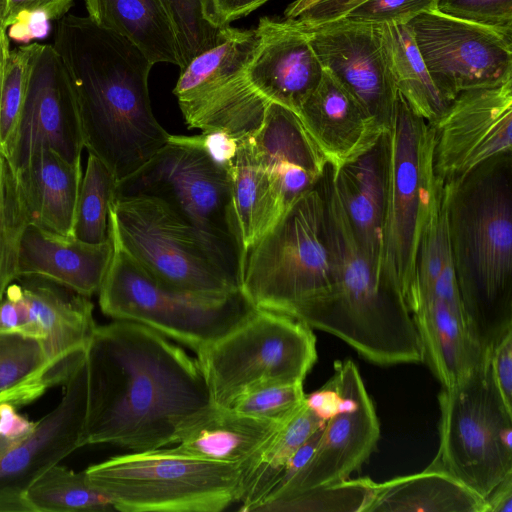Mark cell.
Returning a JSON list of instances; mask_svg holds the SVG:
<instances>
[{
	"mask_svg": "<svg viewBox=\"0 0 512 512\" xmlns=\"http://www.w3.org/2000/svg\"><path fill=\"white\" fill-rule=\"evenodd\" d=\"M425 362L442 387L461 381L484 360L486 351L475 338L456 285L453 268L410 310Z\"/></svg>",
	"mask_w": 512,
	"mask_h": 512,
	"instance_id": "cell-23",
	"label": "cell"
},
{
	"mask_svg": "<svg viewBox=\"0 0 512 512\" xmlns=\"http://www.w3.org/2000/svg\"><path fill=\"white\" fill-rule=\"evenodd\" d=\"M334 285L325 200L319 184L246 252L240 289L255 308L299 320L329 298Z\"/></svg>",
	"mask_w": 512,
	"mask_h": 512,
	"instance_id": "cell-5",
	"label": "cell"
},
{
	"mask_svg": "<svg viewBox=\"0 0 512 512\" xmlns=\"http://www.w3.org/2000/svg\"><path fill=\"white\" fill-rule=\"evenodd\" d=\"M197 356L213 405L230 407L257 386L303 383L317 360L316 338L296 318L255 308Z\"/></svg>",
	"mask_w": 512,
	"mask_h": 512,
	"instance_id": "cell-11",
	"label": "cell"
},
{
	"mask_svg": "<svg viewBox=\"0 0 512 512\" xmlns=\"http://www.w3.org/2000/svg\"><path fill=\"white\" fill-rule=\"evenodd\" d=\"M84 139L74 88L52 44L34 42L26 96L15 149L16 169L40 149L65 160L81 161Z\"/></svg>",
	"mask_w": 512,
	"mask_h": 512,
	"instance_id": "cell-18",
	"label": "cell"
},
{
	"mask_svg": "<svg viewBox=\"0 0 512 512\" xmlns=\"http://www.w3.org/2000/svg\"><path fill=\"white\" fill-rule=\"evenodd\" d=\"M36 421H31L17 411L10 403L0 404V433L10 437H22L29 434Z\"/></svg>",
	"mask_w": 512,
	"mask_h": 512,
	"instance_id": "cell-48",
	"label": "cell"
},
{
	"mask_svg": "<svg viewBox=\"0 0 512 512\" xmlns=\"http://www.w3.org/2000/svg\"><path fill=\"white\" fill-rule=\"evenodd\" d=\"M331 379L337 391L333 413L289 459L252 512H273L291 496L349 479L375 451L380 424L357 366L335 361Z\"/></svg>",
	"mask_w": 512,
	"mask_h": 512,
	"instance_id": "cell-13",
	"label": "cell"
},
{
	"mask_svg": "<svg viewBox=\"0 0 512 512\" xmlns=\"http://www.w3.org/2000/svg\"><path fill=\"white\" fill-rule=\"evenodd\" d=\"M29 224L18 172L12 162L0 154V301L17 278L20 242Z\"/></svg>",
	"mask_w": 512,
	"mask_h": 512,
	"instance_id": "cell-37",
	"label": "cell"
},
{
	"mask_svg": "<svg viewBox=\"0 0 512 512\" xmlns=\"http://www.w3.org/2000/svg\"><path fill=\"white\" fill-rule=\"evenodd\" d=\"M113 254L99 305L115 320L149 327L196 353L237 327L255 309L241 290L202 295L169 286L138 264L111 233Z\"/></svg>",
	"mask_w": 512,
	"mask_h": 512,
	"instance_id": "cell-7",
	"label": "cell"
},
{
	"mask_svg": "<svg viewBox=\"0 0 512 512\" xmlns=\"http://www.w3.org/2000/svg\"><path fill=\"white\" fill-rule=\"evenodd\" d=\"M321 189L335 285L329 298L299 320L340 338L372 363L422 362L420 338L405 298L359 247L329 169Z\"/></svg>",
	"mask_w": 512,
	"mask_h": 512,
	"instance_id": "cell-4",
	"label": "cell"
},
{
	"mask_svg": "<svg viewBox=\"0 0 512 512\" xmlns=\"http://www.w3.org/2000/svg\"><path fill=\"white\" fill-rule=\"evenodd\" d=\"M439 447L429 466L448 472L482 498L512 474V410L483 362L451 387H442Z\"/></svg>",
	"mask_w": 512,
	"mask_h": 512,
	"instance_id": "cell-10",
	"label": "cell"
},
{
	"mask_svg": "<svg viewBox=\"0 0 512 512\" xmlns=\"http://www.w3.org/2000/svg\"><path fill=\"white\" fill-rule=\"evenodd\" d=\"M4 296L13 304L14 333L38 341L52 363L75 368L86 359L97 326L89 297L39 276H18Z\"/></svg>",
	"mask_w": 512,
	"mask_h": 512,
	"instance_id": "cell-19",
	"label": "cell"
},
{
	"mask_svg": "<svg viewBox=\"0 0 512 512\" xmlns=\"http://www.w3.org/2000/svg\"><path fill=\"white\" fill-rule=\"evenodd\" d=\"M249 141L266 172L281 217L322 181L328 161L297 113L269 102L260 127Z\"/></svg>",
	"mask_w": 512,
	"mask_h": 512,
	"instance_id": "cell-21",
	"label": "cell"
},
{
	"mask_svg": "<svg viewBox=\"0 0 512 512\" xmlns=\"http://www.w3.org/2000/svg\"><path fill=\"white\" fill-rule=\"evenodd\" d=\"M494 383L509 410H512V329L488 349Z\"/></svg>",
	"mask_w": 512,
	"mask_h": 512,
	"instance_id": "cell-45",
	"label": "cell"
},
{
	"mask_svg": "<svg viewBox=\"0 0 512 512\" xmlns=\"http://www.w3.org/2000/svg\"><path fill=\"white\" fill-rule=\"evenodd\" d=\"M306 403L242 464L239 511L252 512L276 482L289 459L325 424Z\"/></svg>",
	"mask_w": 512,
	"mask_h": 512,
	"instance_id": "cell-33",
	"label": "cell"
},
{
	"mask_svg": "<svg viewBox=\"0 0 512 512\" xmlns=\"http://www.w3.org/2000/svg\"><path fill=\"white\" fill-rule=\"evenodd\" d=\"M386 136L388 167L382 272L407 303L422 233L443 182L434 172L435 129L413 111L399 92Z\"/></svg>",
	"mask_w": 512,
	"mask_h": 512,
	"instance_id": "cell-9",
	"label": "cell"
},
{
	"mask_svg": "<svg viewBox=\"0 0 512 512\" xmlns=\"http://www.w3.org/2000/svg\"><path fill=\"white\" fill-rule=\"evenodd\" d=\"M52 45L74 88L84 147L117 181L133 174L171 136L152 112L148 77L153 64L127 39L88 16L60 19Z\"/></svg>",
	"mask_w": 512,
	"mask_h": 512,
	"instance_id": "cell-2",
	"label": "cell"
},
{
	"mask_svg": "<svg viewBox=\"0 0 512 512\" xmlns=\"http://www.w3.org/2000/svg\"><path fill=\"white\" fill-rule=\"evenodd\" d=\"M437 11L512 33V0H438Z\"/></svg>",
	"mask_w": 512,
	"mask_h": 512,
	"instance_id": "cell-43",
	"label": "cell"
},
{
	"mask_svg": "<svg viewBox=\"0 0 512 512\" xmlns=\"http://www.w3.org/2000/svg\"><path fill=\"white\" fill-rule=\"evenodd\" d=\"M365 0H320L313 4L294 20L302 27L317 26L344 17Z\"/></svg>",
	"mask_w": 512,
	"mask_h": 512,
	"instance_id": "cell-46",
	"label": "cell"
},
{
	"mask_svg": "<svg viewBox=\"0 0 512 512\" xmlns=\"http://www.w3.org/2000/svg\"><path fill=\"white\" fill-rule=\"evenodd\" d=\"M437 2L438 0H365L342 18L374 25L408 23L423 12L437 10Z\"/></svg>",
	"mask_w": 512,
	"mask_h": 512,
	"instance_id": "cell-44",
	"label": "cell"
},
{
	"mask_svg": "<svg viewBox=\"0 0 512 512\" xmlns=\"http://www.w3.org/2000/svg\"><path fill=\"white\" fill-rule=\"evenodd\" d=\"M86 363L84 446L165 448L213 406L198 360L142 324L96 326Z\"/></svg>",
	"mask_w": 512,
	"mask_h": 512,
	"instance_id": "cell-1",
	"label": "cell"
},
{
	"mask_svg": "<svg viewBox=\"0 0 512 512\" xmlns=\"http://www.w3.org/2000/svg\"><path fill=\"white\" fill-rule=\"evenodd\" d=\"M7 0H0V31L7 29Z\"/></svg>",
	"mask_w": 512,
	"mask_h": 512,
	"instance_id": "cell-52",
	"label": "cell"
},
{
	"mask_svg": "<svg viewBox=\"0 0 512 512\" xmlns=\"http://www.w3.org/2000/svg\"><path fill=\"white\" fill-rule=\"evenodd\" d=\"M320 0H295L285 10L286 19H295L304 10L317 3Z\"/></svg>",
	"mask_w": 512,
	"mask_h": 512,
	"instance_id": "cell-51",
	"label": "cell"
},
{
	"mask_svg": "<svg viewBox=\"0 0 512 512\" xmlns=\"http://www.w3.org/2000/svg\"><path fill=\"white\" fill-rule=\"evenodd\" d=\"M26 500L32 512H111L112 499L90 483L85 473L55 464L28 488Z\"/></svg>",
	"mask_w": 512,
	"mask_h": 512,
	"instance_id": "cell-35",
	"label": "cell"
},
{
	"mask_svg": "<svg viewBox=\"0 0 512 512\" xmlns=\"http://www.w3.org/2000/svg\"><path fill=\"white\" fill-rule=\"evenodd\" d=\"M116 183L107 166L89 153L77 199L73 236L94 244L110 239L109 212Z\"/></svg>",
	"mask_w": 512,
	"mask_h": 512,
	"instance_id": "cell-36",
	"label": "cell"
},
{
	"mask_svg": "<svg viewBox=\"0 0 512 512\" xmlns=\"http://www.w3.org/2000/svg\"><path fill=\"white\" fill-rule=\"evenodd\" d=\"M166 203L191 225L241 285L243 250L227 167L198 136L171 135L141 168L117 181L115 198Z\"/></svg>",
	"mask_w": 512,
	"mask_h": 512,
	"instance_id": "cell-6",
	"label": "cell"
},
{
	"mask_svg": "<svg viewBox=\"0 0 512 512\" xmlns=\"http://www.w3.org/2000/svg\"><path fill=\"white\" fill-rule=\"evenodd\" d=\"M387 167L386 130L371 149L355 160L339 167L329 165L334 186L358 245L382 275Z\"/></svg>",
	"mask_w": 512,
	"mask_h": 512,
	"instance_id": "cell-26",
	"label": "cell"
},
{
	"mask_svg": "<svg viewBox=\"0 0 512 512\" xmlns=\"http://www.w3.org/2000/svg\"><path fill=\"white\" fill-rule=\"evenodd\" d=\"M176 26L180 52V70L202 51L213 46L223 28L211 24L200 0H169Z\"/></svg>",
	"mask_w": 512,
	"mask_h": 512,
	"instance_id": "cell-41",
	"label": "cell"
},
{
	"mask_svg": "<svg viewBox=\"0 0 512 512\" xmlns=\"http://www.w3.org/2000/svg\"><path fill=\"white\" fill-rule=\"evenodd\" d=\"M268 0H211L208 20L216 27H224L232 21L247 16Z\"/></svg>",
	"mask_w": 512,
	"mask_h": 512,
	"instance_id": "cell-47",
	"label": "cell"
},
{
	"mask_svg": "<svg viewBox=\"0 0 512 512\" xmlns=\"http://www.w3.org/2000/svg\"><path fill=\"white\" fill-rule=\"evenodd\" d=\"M202 5H203V8H204V12H205V16L208 20V10H209V6H210V3H211V0H200ZM209 21V20H208ZM210 22V21H209ZM211 23V22H210ZM212 24V23H211Z\"/></svg>",
	"mask_w": 512,
	"mask_h": 512,
	"instance_id": "cell-53",
	"label": "cell"
},
{
	"mask_svg": "<svg viewBox=\"0 0 512 512\" xmlns=\"http://www.w3.org/2000/svg\"><path fill=\"white\" fill-rule=\"evenodd\" d=\"M391 80L415 113L430 124L445 112L446 101L435 87L407 23L378 25Z\"/></svg>",
	"mask_w": 512,
	"mask_h": 512,
	"instance_id": "cell-34",
	"label": "cell"
},
{
	"mask_svg": "<svg viewBox=\"0 0 512 512\" xmlns=\"http://www.w3.org/2000/svg\"><path fill=\"white\" fill-rule=\"evenodd\" d=\"M60 402L22 437L0 433V512H32L30 485L48 468L84 447L88 380L85 361L62 385Z\"/></svg>",
	"mask_w": 512,
	"mask_h": 512,
	"instance_id": "cell-16",
	"label": "cell"
},
{
	"mask_svg": "<svg viewBox=\"0 0 512 512\" xmlns=\"http://www.w3.org/2000/svg\"><path fill=\"white\" fill-rule=\"evenodd\" d=\"M225 166L230 176L244 259L250 247L281 218V214L270 180L254 156L249 135L236 140L234 153Z\"/></svg>",
	"mask_w": 512,
	"mask_h": 512,
	"instance_id": "cell-31",
	"label": "cell"
},
{
	"mask_svg": "<svg viewBox=\"0 0 512 512\" xmlns=\"http://www.w3.org/2000/svg\"><path fill=\"white\" fill-rule=\"evenodd\" d=\"M256 43L255 28L227 25L213 46L180 70L173 93L188 128L238 140L260 127L269 102L246 73Z\"/></svg>",
	"mask_w": 512,
	"mask_h": 512,
	"instance_id": "cell-14",
	"label": "cell"
},
{
	"mask_svg": "<svg viewBox=\"0 0 512 512\" xmlns=\"http://www.w3.org/2000/svg\"><path fill=\"white\" fill-rule=\"evenodd\" d=\"M284 423L213 405L169 449L193 458L241 465Z\"/></svg>",
	"mask_w": 512,
	"mask_h": 512,
	"instance_id": "cell-29",
	"label": "cell"
},
{
	"mask_svg": "<svg viewBox=\"0 0 512 512\" xmlns=\"http://www.w3.org/2000/svg\"><path fill=\"white\" fill-rule=\"evenodd\" d=\"M302 28L323 69L386 130L397 90L383 56L378 25L340 18Z\"/></svg>",
	"mask_w": 512,
	"mask_h": 512,
	"instance_id": "cell-20",
	"label": "cell"
},
{
	"mask_svg": "<svg viewBox=\"0 0 512 512\" xmlns=\"http://www.w3.org/2000/svg\"><path fill=\"white\" fill-rule=\"evenodd\" d=\"M255 31L257 43L246 71L249 83L268 102L298 114L324 71L306 32L292 19L269 17L261 18Z\"/></svg>",
	"mask_w": 512,
	"mask_h": 512,
	"instance_id": "cell-22",
	"label": "cell"
},
{
	"mask_svg": "<svg viewBox=\"0 0 512 512\" xmlns=\"http://www.w3.org/2000/svg\"><path fill=\"white\" fill-rule=\"evenodd\" d=\"M303 383H270L239 396L229 408L252 417L286 422L304 404Z\"/></svg>",
	"mask_w": 512,
	"mask_h": 512,
	"instance_id": "cell-40",
	"label": "cell"
},
{
	"mask_svg": "<svg viewBox=\"0 0 512 512\" xmlns=\"http://www.w3.org/2000/svg\"><path fill=\"white\" fill-rule=\"evenodd\" d=\"M459 296L484 351L512 329V152L443 182Z\"/></svg>",
	"mask_w": 512,
	"mask_h": 512,
	"instance_id": "cell-3",
	"label": "cell"
},
{
	"mask_svg": "<svg viewBox=\"0 0 512 512\" xmlns=\"http://www.w3.org/2000/svg\"><path fill=\"white\" fill-rule=\"evenodd\" d=\"M81 364L75 368L54 364L38 341L0 333V404L28 405L63 385Z\"/></svg>",
	"mask_w": 512,
	"mask_h": 512,
	"instance_id": "cell-32",
	"label": "cell"
},
{
	"mask_svg": "<svg viewBox=\"0 0 512 512\" xmlns=\"http://www.w3.org/2000/svg\"><path fill=\"white\" fill-rule=\"evenodd\" d=\"M7 29L0 31V93L3 83V77L5 73V67L7 58L11 51L10 49V39L7 35Z\"/></svg>",
	"mask_w": 512,
	"mask_h": 512,
	"instance_id": "cell-50",
	"label": "cell"
},
{
	"mask_svg": "<svg viewBox=\"0 0 512 512\" xmlns=\"http://www.w3.org/2000/svg\"><path fill=\"white\" fill-rule=\"evenodd\" d=\"M364 512H486V502L448 472L428 466L375 482Z\"/></svg>",
	"mask_w": 512,
	"mask_h": 512,
	"instance_id": "cell-30",
	"label": "cell"
},
{
	"mask_svg": "<svg viewBox=\"0 0 512 512\" xmlns=\"http://www.w3.org/2000/svg\"><path fill=\"white\" fill-rule=\"evenodd\" d=\"M113 254L110 239L88 243L29 224L22 236L18 276H39L83 296L98 293Z\"/></svg>",
	"mask_w": 512,
	"mask_h": 512,
	"instance_id": "cell-25",
	"label": "cell"
},
{
	"mask_svg": "<svg viewBox=\"0 0 512 512\" xmlns=\"http://www.w3.org/2000/svg\"><path fill=\"white\" fill-rule=\"evenodd\" d=\"M109 227L138 264L169 286L202 295L241 290L239 281L201 235L157 198H114Z\"/></svg>",
	"mask_w": 512,
	"mask_h": 512,
	"instance_id": "cell-12",
	"label": "cell"
},
{
	"mask_svg": "<svg viewBox=\"0 0 512 512\" xmlns=\"http://www.w3.org/2000/svg\"><path fill=\"white\" fill-rule=\"evenodd\" d=\"M298 116L333 167L366 153L385 132L325 69L319 84L300 107Z\"/></svg>",
	"mask_w": 512,
	"mask_h": 512,
	"instance_id": "cell-24",
	"label": "cell"
},
{
	"mask_svg": "<svg viewBox=\"0 0 512 512\" xmlns=\"http://www.w3.org/2000/svg\"><path fill=\"white\" fill-rule=\"evenodd\" d=\"M441 94L451 102L463 91L512 79V33L445 15L423 12L408 23Z\"/></svg>",
	"mask_w": 512,
	"mask_h": 512,
	"instance_id": "cell-15",
	"label": "cell"
},
{
	"mask_svg": "<svg viewBox=\"0 0 512 512\" xmlns=\"http://www.w3.org/2000/svg\"><path fill=\"white\" fill-rule=\"evenodd\" d=\"M74 0H7V35L28 42L43 37L50 21L66 16Z\"/></svg>",
	"mask_w": 512,
	"mask_h": 512,
	"instance_id": "cell-42",
	"label": "cell"
},
{
	"mask_svg": "<svg viewBox=\"0 0 512 512\" xmlns=\"http://www.w3.org/2000/svg\"><path fill=\"white\" fill-rule=\"evenodd\" d=\"M432 125L434 172L442 182L512 152V79L461 92Z\"/></svg>",
	"mask_w": 512,
	"mask_h": 512,
	"instance_id": "cell-17",
	"label": "cell"
},
{
	"mask_svg": "<svg viewBox=\"0 0 512 512\" xmlns=\"http://www.w3.org/2000/svg\"><path fill=\"white\" fill-rule=\"evenodd\" d=\"M34 43L10 51L0 93V154L11 159L27 91Z\"/></svg>",
	"mask_w": 512,
	"mask_h": 512,
	"instance_id": "cell-38",
	"label": "cell"
},
{
	"mask_svg": "<svg viewBox=\"0 0 512 512\" xmlns=\"http://www.w3.org/2000/svg\"><path fill=\"white\" fill-rule=\"evenodd\" d=\"M16 170L30 224L64 236L73 235L83 176L81 161L71 163L53 150L40 149Z\"/></svg>",
	"mask_w": 512,
	"mask_h": 512,
	"instance_id": "cell-27",
	"label": "cell"
},
{
	"mask_svg": "<svg viewBox=\"0 0 512 512\" xmlns=\"http://www.w3.org/2000/svg\"><path fill=\"white\" fill-rule=\"evenodd\" d=\"M486 512H512V474L485 498Z\"/></svg>",
	"mask_w": 512,
	"mask_h": 512,
	"instance_id": "cell-49",
	"label": "cell"
},
{
	"mask_svg": "<svg viewBox=\"0 0 512 512\" xmlns=\"http://www.w3.org/2000/svg\"><path fill=\"white\" fill-rule=\"evenodd\" d=\"M85 7L97 26L127 39L153 65L170 63L180 67L169 0H85Z\"/></svg>",
	"mask_w": 512,
	"mask_h": 512,
	"instance_id": "cell-28",
	"label": "cell"
},
{
	"mask_svg": "<svg viewBox=\"0 0 512 512\" xmlns=\"http://www.w3.org/2000/svg\"><path fill=\"white\" fill-rule=\"evenodd\" d=\"M374 483L360 477L307 490L283 500L273 512H364Z\"/></svg>",
	"mask_w": 512,
	"mask_h": 512,
	"instance_id": "cell-39",
	"label": "cell"
},
{
	"mask_svg": "<svg viewBox=\"0 0 512 512\" xmlns=\"http://www.w3.org/2000/svg\"><path fill=\"white\" fill-rule=\"evenodd\" d=\"M85 473L121 512H220L241 493L242 464L193 458L166 447L114 456Z\"/></svg>",
	"mask_w": 512,
	"mask_h": 512,
	"instance_id": "cell-8",
	"label": "cell"
}]
</instances>
